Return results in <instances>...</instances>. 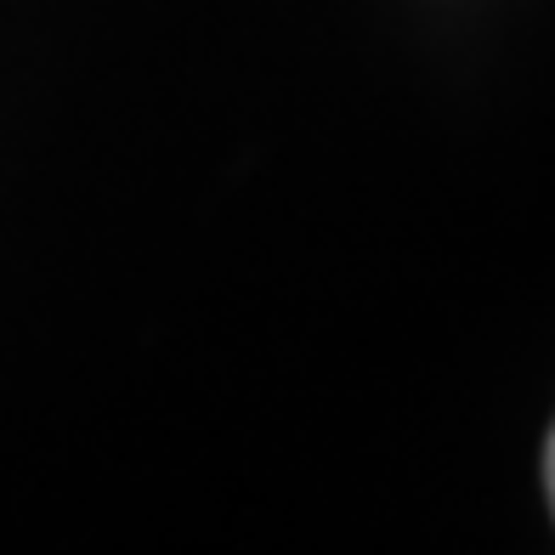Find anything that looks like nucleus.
Wrapping results in <instances>:
<instances>
[{
  "instance_id": "f257e3e1",
  "label": "nucleus",
  "mask_w": 555,
  "mask_h": 555,
  "mask_svg": "<svg viewBox=\"0 0 555 555\" xmlns=\"http://www.w3.org/2000/svg\"><path fill=\"white\" fill-rule=\"evenodd\" d=\"M544 482H550V504H555V431H550V453H544Z\"/></svg>"
}]
</instances>
